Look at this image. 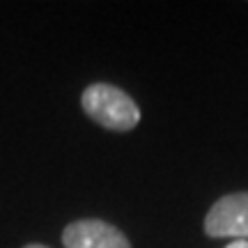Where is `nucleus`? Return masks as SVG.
I'll use <instances>...</instances> for the list:
<instances>
[{"label":"nucleus","instance_id":"1","mask_svg":"<svg viewBox=\"0 0 248 248\" xmlns=\"http://www.w3.org/2000/svg\"><path fill=\"white\" fill-rule=\"evenodd\" d=\"M80 106L104 129L131 131L140 122V108L124 90L110 83H92L80 94Z\"/></svg>","mask_w":248,"mask_h":248},{"label":"nucleus","instance_id":"2","mask_svg":"<svg viewBox=\"0 0 248 248\" xmlns=\"http://www.w3.org/2000/svg\"><path fill=\"white\" fill-rule=\"evenodd\" d=\"M204 232L214 239L248 241V193H228L204 216Z\"/></svg>","mask_w":248,"mask_h":248},{"label":"nucleus","instance_id":"3","mask_svg":"<svg viewBox=\"0 0 248 248\" xmlns=\"http://www.w3.org/2000/svg\"><path fill=\"white\" fill-rule=\"evenodd\" d=\"M64 248H131L129 239L115 225L101 218H80L62 230Z\"/></svg>","mask_w":248,"mask_h":248},{"label":"nucleus","instance_id":"4","mask_svg":"<svg viewBox=\"0 0 248 248\" xmlns=\"http://www.w3.org/2000/svg\"><path fill=\"white\" fill-rule=\"evenodd\" d=\"M225 248H248V241H244V239H239V241H230Z\"/></svg>","mask_w":248,"mask_h":248},{"label":"nucleus","instance_id":"5","mask_svg":"<svg viewBox=\"0 0 248 248\" xmlns=\"http://www.w3.org/2000/svg\"><path fill=\"white\" fill-rule=\"evenodd\" d=\"M23 248H48V246H44V244H28V246H23Z\"/></svg>","mask_w":248,"mask_h":248}]
</instances>
